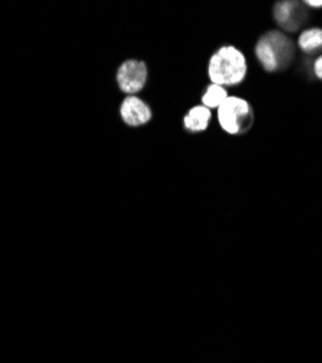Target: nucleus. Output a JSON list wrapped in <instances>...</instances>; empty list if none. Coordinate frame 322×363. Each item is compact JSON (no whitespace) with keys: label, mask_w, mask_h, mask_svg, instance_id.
<instances>
[{"label":"nucleus","mask_w":322,"mask_h":363,"mask_svg":"<svg viewBox=\"0 0 322 363\" xmlns=\"http://www.w3.org/2000/svg\"><path fill=\"white\" fill-rule=\"evenodd\" d=\"M247 76V60L243 51L234 45L218 48L208 63V77L211 83L232 87L244 82Z\"/></svg>","instance_id":"nucleus-1"},{"label":"nucleus","mask_w":322,"mask_h":363,"mask_svg":"<svg viewBox=\"0 0 322 363\" xmlns=\"http://www.w3.org/2000/svg\"><path fill=\"white\" fill-rule=\"evenodd\" d=\"M219 127L231 135H240L254 124V112L251 105L238 96H228V99L217 109Z\"/></svg>","instance_id":"nucleus-2"},{"label":"nucleus","mask_w":322,"mask_h":363,"mask_svg":"<svg viewBox=\"0 0 322 363\" xmlns=\"http://www.w3.org/2000/svg\"><path fill=\"white\" fill-rule=\"evenodd\" d=\"M149 80V67L141 60H127L116 70V83L127 96H137Z\"/></svg>","instance_id":"nucleus-3"},{"label":"nucleus","mask_w":322,"mask_h":363,"mask_svg":"<svg viewBox=\"0 0 322 363\" xmlns=\"http://www.w3.org/2000/svg\"><path fill=\"white\" fill-rule=\"evenodd\" d=\"M276 23L289 33H297L308 21V6L302 2H277L273 9Z\"/></svg>","instance_id":"nucleus-4"},{"label":"nucleus","mask_w":322,"mask_h":363,"mask_svg":"<svg viewBox=\"0 0 322 363\" xmlns=\"http://www.w3.org/2000/svg\"><path fill=\"white\" fill-rule=\"evenodd\" d=\"M120 115L128 127L138 128L150 123L153 118V111L150 105L141 98L127 96L120 106Z\"/></svg>","instance_id":"nucleus-5"},{"label":"nucleus","mask_w":322,"mask_h":363,"mask_svg":"<svg viewBox=\"0 0 322 363\" xmlns=\"http://www.w3.org/2000/svg\"><path fill=\"white\" fill-rule=\"evenodd\" d=\"M265 37L268 38L270 48L273 51V55L276 58L277 70L279 72L286 70L295 58L297 48L294 41L280 31H269L268 34H265Z\"/></svg>","instance_id":"nucleus-6"},{"label":"nucleus","mask_w":322,"mask_h":363,"mask_svg":"<svg viewBox=\"0 0 322 363\" xmlns=\"http://www.w3.org/2000/svg\"><path fill=\"white\" fill-rule=\"evenodd\" d=\"M212 119V111L203 105H196L183 116V127L188 133L196 134L207 131Z\"/></svg>","instance_id":"nucleus-7"},{"label":"nucleus","mask_w":322,"mask_h":363,"mask_svg":"<svg viewBox=\"0 0 322 363\" xmlns=\"http://www.w3.org/2000/svg\"><path fill=\"white\" fill-rule=\"evenodd\" d=\"M298 47L306 54H316L322 51V29L309 28L299 35Z\"/></svg>","instance_id":"nucleus-8"},{"label":"nucleus","mask_w":322,"mask_h":363,"mask_svg":"<svg viewBox=\"0 0 322 363\" xmlns=\"http://www.w3.org/2000/svg\"><path fill=\"white\" fill-rule=\"evenodd\" d=\"M228 90L222 86L214 84L211 83L209 86H207L205 89V92L202 94V105L207 106L208 109H218L226 99H228Z\"/></svg>","instance_id":"nucleus-9"},{"label":"nucleus","mask_w":322,"mask_h":363,"mask_svg":"<svg viewBox=\"0 0 322 363\" xmlns=\"http://www.w3.org/2000/svg\"><path fill=\"white\" fill-rule=\"evenodd\" d=\"M314 74L319 80H322V54L315 60V63H314Z\"/></svg>","instance_id":"nucleus-10"},{"label":"nucleus","mask_w":322,"mask_h":363,"mask_svg":"<svg viewBox=\"0 0 322 363\" xmlns=\"http://www.w3.org/2000/svg\"><path fill=\"white\" fill-rule=\"evenodd\" d=\"M308 8H314V9H321L322 8V0H316V2H312V0H308V2H304Z\"/></svg>","instance_id":"nucleus-11"}]
</instances>
